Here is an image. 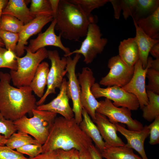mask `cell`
I'll return each instance as SVG.
<instances>
[{"mask_svg": "<svg viewBox=\"0 0 159 159\" xmlns=\"http://www.w3.org/2000/svg\"><path fill=\"white\" fill-rule=\"evenodd\" d=\"M28 159H60L57 150L42 153L34 158Z\"/></svg>", "mask_w": 159, "mask_h": 159, "instance_id": "ab89813d", "label": "cell"}, {"mask_svg": "<svg viewBox=\"0 0 159 159\" xmlns=\"http://www.w3.org/2000/svg\"><path fill=\"white\" fill-rule=\"evenodd\" d=\"M29 9L35 17L39 16H53L49 0H32Z\"/></svg>", "mask_w": 159, "mask_h": 159, "instance_id": "f546056e", "label": "cell"}, {"mask_svg": "<svg viewBox=\"0 0 159 159\" xmlns=\"http://www.w3.org/2000/svg\"><path fill=\"white\" fill-rule=\"evenodd\" d=\"M92 141L74 118L69 119L56 117L46 142L42 145V153L58 149L80 151L89 149Z\"/></svg>", "mask_w": 159, "mask_h": 159, "instance_id": "7a4b0ae2", "label": "cell"}, {"mask_svg": "<svg viewBox=\"0 0 159 159\" xmlns=\"http://www.w3.org/2000/svg\"><path fill=\"white\" fill-rule=\"evenodd\" d=\"M82 119L79 124L82 130L93 141L95 147L99 151L104 148L105 143L103 140L99 130L90 116L84 108L82 112Z\"/></svg>", "mask_w": 159, "mask_h": 159, "instance_id": "7402d4cb", "label": "cell"}, {"mask_svg": "<svg viewBox=\"0 0 159 159\" xmlns=\"http://www.w3.org/2000/svg\"><path fill=\"white\" fill-rule=\"evenodd\" d=\"M150 68L159 71V58L152 60Z\"/></svg>", "mask_w": 159, "mask_h": 159, "instance_id": "c3c4849f", "label": "cell"}, {"mask_svg": "<svg viewBox=\"0 0 159 159\" xmlns=\"http://www.w3.org/2000/svg\"><path fill=\"white\" fill-rule=\"evenodd\" d=\"M115 124L117 131L127 140V143L125 145L135 150L143 159H148L144 147L145 140L149 135L150 130L148 126L145 125L141 130L136 131L127 129L118 123Z\"/></svg>", "mask_w": 159, "mask_h": 159, "instance_id": "e0dca14e", "label": "cell"}, {"mask_svg": "<svg viewBox=\"0 0 159 159\" xmlns=\"http://www.w3.org/2000/svg\"><path fill=\"white\" fill-rule=\"evenodd\" d=\"M24 24L22 22L12 16L2 14L0 24V30L19 33Z\"/></svg>", "mask_w": 159, "mask_h": 159, "instance_id": "f1b7e54d", "label": "cell"}, {"mask_svg": "<svg viewBox=\"0 0 159 159\" xmlns=\"http://www.w3.org/2000/svg\"><path fill=\"white\" fill-rule=\"evenodd\" d=\"M49 1L53 12V18L55 19L57 12L59 0H49Z\"/></svg>", "mask_w": 159, "mask_h": 159, "instance_id": "f6af8a7d", "label": "cell"}, {"mask_svg": "<svg viewBox=\"0 0 159 159\" xmlns=\"http://www.w3.org/2000/svg\"><path fill=\"white\" fill-rule=\"evenodd\" d=\"M71 159H80L78 150L74 149L72 154Z\"/></svg>", "mask_w": 159, "mask_h": 159, "instance_id": "f907efd6", "label": "cell"}, {"mask_svg": "<svg viewBox=\"0 0 159 159\" xmlns=\"http://www.w3.org/2000/svg\"><path fill=\"white\" fill-rule=\"evenodd\" d=\"M100 152L101 157L106 159H143L134 153L132 149L125 145L118 147L105 145L104 149Z\"/></svg>", "mask_w": 159, "mask_h": 159, "instance_id": "cb8c5ba5", "label": "cell"}, {"mask_svg": "<svg viewBox=\"0 0 159 159\" xmlns=\"http://www.w3.org/2000/svg\"><path fill=\"white\" fill-rule=\"evenodd\" d=\"M148 126L150 130L149 144L151 145L158 144L159 143V116L157 117Z\"/></svg>", "mask_w": 159, "mask_h": 159, "instance_id": "74e56055", "label": "cell"}, {"mask_svg": "<svg viewBox=\"0 0 159 159\" xmlns=\"http://www.w3.org/2000/svg\"><path fill=\"white\" fill-rule=\"evenodd\" d=\"M110 69L108 73L101 79L99 84L107 87L117 86L122 87L130 81L133 74L134 66H127L118 55L114 56L108 61Z\"/></svg>", "mask_w": 159, "mask_h": 159, "instance_id": "30bf717a", "label": "cell"}, {"mask_svg": "<svg viewBox=\"0 0 159 159\" xmlns=\"http://www.w3.org/2000/svg\"><path fill=\"white\" fill-rule=\"evenodd\" d=\"M17 131L13 122L6 119L0 112V134L8 139Z\"/></svg>", "mask_w": 159, "mask_h": 159, "instance_id": "836d02e7", "label": "cell"}, {"mask_svg": "<svg viewBox=\"0 0 159 159\" xmlns=\"http://www.w3.org/2000/svg\"><path fill=\"white\" fill-rule=\"evenodd\" d=\"M56 22V19H54L44 32L39 33L36 38L30 40L29 45L27 47L32 52L35 53L39 49L47 46L59 48L64 52V56L66 57L71 52L69 48L63 45L61 35L59 34V36H57L55 34L54 30Z\"/></svg>", "mask_w": 159, "mask_h": 159, "instance_id": "5bb4252c", "label": "cell"}, {"mask_svg": "<svg viewBox=\"0 0 159 159\" xmlns=\"http://www.w3.org/2000/svg\"><path fill=\"white\" fill-rule=\"evenodd\" d=\"M159 7V0H137L133 21L137 22L139 19L152 14Z\"/></svg>", "mask_w": 159, "mask_h": 159, "instance_id": "484cf974", "label": "cell"}, {"mask_svg": "<svg viewBox=\"0 0 159 159\" xmlns=\"http://www.w3.org/2000/svg\"><path fill=\"white\" fill-rule=\"evenodd\" d=\"M8 1L7 0H0V24L3 10L6 6Z\"/></svg>", "mask_w": 159, "mask_h": 159, "instance_id": "681fc988", "label": "cell"}, {"mask_svg": "<svg viewBox=\"0 0 159 159\" xmlns=\"http://www.w3.org/2000/svg\"><path fill=\"white\" fill-rule=\"evenodd\" d=\"M146 92L149 101L142 109L143 117L147 121L152 122L159 116V95L148 90Z\"/></svg>", "mask_w": 159, "mask_h": 159, "instance_id": "4316f807", "label": "cell"}, {"mask_svg": "<svg viewBox=\"0 0 159 159\" xmlns=\"http://www.w3.org/2000/svg\"><path fill=\"white\" fill-rule=\"evenodd\" d=\"M0 38L3 42L6 49L10 50L16 54V50L19 38V33L0 30Z\"/></svg>", "mask_w": 159, "mask_h": 159, "instance_id": "1f68e13d", "label": "cell"}, {"mask_svg": "<svg viewBox=\"0 0 159 159\" xmlns=\"http://www.w3.org/2000/svg\"><path fill=\"white\" fill-rule=\"evenodd\" d=\"M78 80L81 88L80 101L82 108L86 111L94 122L96 110L99 105L93 95L91 88L95 83V78L90 68H82L81 73L78 74Z\"/></svg>", "mask_w": 159, "mask_h": 159, "instance_id": "7c38bea8", "label": "cell"}, {"mask_svg": "<svg viewBox=\"0 0 159 159\" xmlns=\"http://www.w3.org/2000/svg\"><path fill=\"white\" fill-rule=\"evenodd\" d=\"M49 66L46 62L39 65L34 76L29 86L34 94L40 98L43 96L45 86L47 85Z\"/></svg>", "mask_w": 159, "mask_h": 159, "instance_id": "603a6c76", "label": "cell"}, {"mask_svg": "<svg viewBox=\"0 0 159 159\" xmlns=\"http://www.w3.org/2000/svg\"><path fill=\"white\" fill-rule=\"evenodd\" d=\"M81 57V54H76L73 59L70 56L67 57L66 67L68 78L67 81V94L69 99H71L72 101V110L74 113V118L79 125L82 120L83 108L80 101L81 88L75 74V69Z\"/></svg>", "mask_w": 159, "mask_h": 159, "instance_id": "9c48e42d", "label": "cell"}, {"mask_svg": "<svg viewBox=\"0 0 159 159\" xmlns=\"http://www.w3.org/2000/svg\"><path fill=\"white\" fill-rule=\"evenodd\" d=\"M7 139L4 135L0 134V146L5 145Z\"/></svg>", "mask_w": 159, "mask_h": 159, "instance_id": "816d5d0a", "label": "cell"}, {"mask_svg": "<svg viewBox=\"0 0 159 159\" xmlns=\"http://www.w3.org/2000/svg\"><path fill=\"white\" fill-rule=\"evenodd\" d=\"M52 16H39L36 17L28 23L24 24L19 33V38L16 50V55L21 57L24 52L25 45L28 44L27 40L32 36L39 33L47 24L52 22Z\"/></svg>", "mask_w": 159, "mask_h": 159, "instance_id": "2e32d148", "label": "cell"}, {"mask_svg": "<svg viewBox=\"0 0 159 159\" xmlns=\"http://www.w3.org/2000/svg\"><path fill=\"white\" fill-rule=\"evenodd\" d=\"M99 102V105L96 112L105 116L111 122L124 124L128 130L133 131H140L143 128L140 122L132 118L131 110L128 109L117 107L111 100L106 98Z\"/></svg>", "mask_w": 159, "mask_h": 159, "instance_id": "8fae6325", "label": "cell"}, {"mask_svg": "<svg viewBox=\"0 0 159 159\" xmlns=\"http://www.w3.org/2000/svg\"><path fill=\"white\" fill-rule=\"evenodd\" d=\"M146 77L148 80V84L146 85V90L159 95V71L149 68Z\"/></svg>", "mask_w": 159, "mask_h": 159, "instance_id": "d6a6232c", "label": "cell"}, {"mask_svg": "<svg viewBox=\"0 0 159 159\" xmlns=\"http://www.w3.org/2000/svg\"><path fill=\"white\" fill-rule=\"evenodd\" d=\"M33 117L26 115L13 122L17 131L29 134L43 145L46 142L57 114L48 111L32 110Z\"/></svg>", "mask_w": 159, "mask_h": 159, "instance_id": "277c9868", "label": "cell"}, {"mask_svg": "<svg viewBox=\"0 0 159 159\" xmlns=\"http://www.w3.org/2000/svg\"><path fill=\"white\" fill-rule=\"evenodd\" d=\"M96 23L92 22L89 24L86 37L80 48L71 52L67 57L74 54H82L84 57V62L89 64L93 62L98 54L102 53L108 40L102 37L100 27Z\"/></svg>", "mask_w": 159, "mask_h": 159, "instance_id": "8992f818", "label": "cell"}, {"mask_svg": "<svg viewBox=\"0 0 159 159\" xmlns=\"http://www.w3.org/2000/svg\"><path fill=\"white\" fill-rule=\"evenodd\" d=\"M150 53L155 58H159V42L156 44L152 47Z\"/></svg>", "mask_w": 159, "mask_h": 159, "instance_id": "7dc6e473", "label": "cell"}, {"mask_svg": "<svg viewBox=\"0 0 159 159\" xmlns=\"http://www.w3.org/2000/svg\"><path fill=\"white\" fill-rule=\"evenodd\" d=\"M48 57L51 61V65L48 75L47 88L43 97L37 102V106L43 104L49 95L56 93V88H60L64 77L67 73L66 57L61 58L56 50L48 51Z\"/></svg>", "mask_w": 159, "mask_h": 159, "instance_id": "ba28073f", "label": "cell"}, {"mask_svg": "<svg viewBox=\"0 0 159 159\" xmlns=\"http://www.w3.org/2000/svg\"><path fill=\"white\" fill-rule=\"evenodd\" d=\"M41 144L37 140L33 138L28 134L18 131L13 133L7 139L5 145L14 150L29 144Z\"/></svg>", "mask_w": 159, "mask_h": 159, "instance_id": "83f0119b", "label": "cell"}, {"mask_svg": "<svg viewBox=\"0 0 159 159\" xmlns=\"http://www.w3.org/2000/svg\"><path fill=\"white\" fill-rule=\"evenodd\" d=\"M42 145L41 144H29L16 149L18 152L26 154L30 158H34L42 153Z\"/></svg>", "mask_w": 159, "mask_h": 159, "instance_id": "e575fe53", "label": "cell"}, {"mask_svg": "<svg viewBox=\"0 0 159 159\" xmlns=\"http://www.w3.org/2000/svg\"><path fill=\"white\" fill-rule=\"evenodd\" d=\"M80 159H92L89 149L79 151Z\"/></svg>", "mask_w": 159, "mask_h": 159, "instance_id": "bcb514c9", "label": "cell"}, {"mask_svg": "<svg viewBox=\"0 0 159 159\" xmlns=\"http://www.w3.org/2000/svg\"><path fill=\"white\" fill-rule=\"evenodd\" d=\"M2 14L16 18L26 24L35 17L30 11L24 0H9L3 10Z\"/></svg>", "mask_w": 159, "mask_h": 159, "instance_id": "d6986e66", "label": "cell"}, {"mask_svg": "<svg viewBox=\"0 0 159 159\" xmlns=\"http://www.w3.org/2000/svg\"><path fill=\"white\" fill-rule=\"evenodd\" d=\"M136 29V38L138 46L139 58L143 68H145L147 65L148 60L150 51L152 47L159 42V39H153L146 34L133 21Z\"/></svg>", "mask_w": 159, "mask_h": 159, "instance_id": "ffe728a7", "label": "cell"}, {"mask_svg": "<svg viewBox=\"0 0 159 159\" xmlns=\"http://www.w3.org/2000/svg\"><path fill=\"white\" fill-rule=\"evenodd\" d=\"M3 56L5 61L8 63L12 64L16 62V55L10 50L6 49L4 53Z\"/></svg>", "mask_w": 159, "mask_h": 159, "instance_id": "b9f144b4", "label": "cell"}, {"mask_svg": "<svg viewBox=\"0 0 159 159\" xmlns=\"http://www.w3.org/2000/svg\"><path fill=\"white\" fill-rule=\"evenodd\" d=\"M4 44L3 41L0 38V46L1 47H3L4 46Z\"/></svg>", "mask_w": 159, "mask_h": 159, "instance_id": "f5cc1de1", "label": "cell"}, {"mask_svg": "<svg viewBox=\"0 0 159 159\" xmlns=\"http://www.w3.org/2000/svg\"><path fill=\"white\" fill-rule=\"evenodd\" d=\"M89 149L92 159H102L99 150L93 144L90 146Z\"/></svg>", "mask_w": 159, "mask_h": 159, "instance_id": "ee69618b", "label": "cell"}, {"mask_svg": "<svg viewBox=\"0 0 159 159\" xmlns=\"http://www.w3.org/2000/svg\"><path fill=\"white\" fill-rule=\"evenodd\" d=\"M71 2L78 5L87 15H90L94 9L104 6L109 0H69Z\"/></svg>", "mask_w": 159, "mask_h": 159, "instance_id": "4dcf8cb0", "label": "cell"}, {"mask_svg": "<svg viewBox=\"0 0 159 159\" xmlns=\"http://www.w3.org/2000/svg\"><path fill=\"white\" fill-rule=\"evenodd\" d=\"M94 122L105 140V145L114 147L125 145V144L117 135V131L115 124L111 122L105 116L96 112Z\"/></svg>", "mask_w": 159, "mask_h": 159, "instance_id": "ac0fdd59", "label": "cell"}, {"mask_svg": "<svg viewBox=\"0 0 159 159\" xmlns=\"http://www.w3.org/2000/svg\"><path fill=\"white\" fill-rule=\"evenodd\" d=\"M114 10L115 18L118 19L122 11L121 0H109Z\"/></svg>", "mask_w": 159, "mask_h": 159, "instance_id": "60d3db41", "label": "cell"}, {"mask_svg": "<svg viewBox=\"0 0 159 159\" xmlns=\"http://www.w3.org/2000/svg\"><path fill=\"white\" fill-rule=\"evenodd\" d=\"M67 81L64 78L59 88V92L57 97L47 104L37 106L36 109L59 113L67 119L74 118V112L69 104V99L67 92Z\"/></svg>", "mask_w": 159, "mask_h": 159, "instance_id": "9a60e30c", "label": "cell"}, {"mask_svg": "<svg viewBox=\"0 0 159 159\" xmlns=\"http://www.w3.org/2000/svg\"><path fill=\"white\" fill-rule=\"evenodd\" d=\"M153 60L152 57H148L147 66L144 69L140 59H139L134 65V70L132 78L126 85L122 87L125 91L137 97L141 109L148 104L149 101L146 89L145 78L147 71L150 67Z\"/></svg>", "mask_w": 159, "mask_h": 159, "instance_id": "4fadbf2b", "label": "cell"}, {"mask_svg": "<svg viewBox=\"0 0 159 159\" xmlns=\"http://www.w3.org/2000/svg\"><path fill=\"white\" fill-rule=\"evenodd\" d=\"M137 0H121L122 10L124 19H127L129 16L132 17L135 13Z\"/></svg>", "mask_w": 159, "mask_h": 159, "instance_id": "8d00e7d4", "label": "cell"}, {"mask_svg": "<svg viewBox=\"0 0 159 159\" xmlns=\"http://www.w3.org/2000/svg\"><path fill=\"white\" fill-rule=\"evenodd\" d=\"M6 49L0 46V68H7L10 70H16L17 69V61L14 63L10 64L6 62L4 57V54Z\"/></svg>", "mask_w": 159, "mask_h": 159, "instance_id": "f35d334b", "label": "cell"}, {"mask_svg": "<svg viewBox=\"0 0 159 159\" xmlns=\"http://www.w3.org/2000/svg\"><path fill=\"white\" fill-rule=\"evenodd\" d=\"M119 55L128 66H134L140 59L136 38H129L120 42L118 47Z\"/></svg>", "mask_w": 159, "mask_h": 159, "instance_id": "44dd1931", "label": "cell"}, {"mask_svg": "<svg viewBox=\"0 0 159 159\" xmlns=\"http://www.w3.org/2000/svg\"><path fill=\"white\" fill-rule=\"evenodd\" d=\"M9 74L0 72V112L13 122L36 109V100L29 86L15 87Z\"/></svg>", "mask_w": 159, "mask_h": 159, "instance_id": "6da1fadb", "label": "cell"}, {"mask_svg": "<svg viewBox=\"0 0 159 159\" xmlns=\"http://www.w3.org/2000/svg\"><path fill=\"white\" fill-rule=\"evenodd\" d=\"M55 29L59 31L63 38L78 41L86 35L89 24L97 22L96 16L88 15L79 6L69 0H59Z\"/></svg>", "mask_w": 159, "mask_h": 159, "instance_id": "3957f363", "label": "cell"}, {"mask_svg": "<svg viewBox=\"0 0 159 159\" xmlns=\"http://www.w3.org/2000/svg\"><path fill=\"white\" fill-rule=\"evenodd\" d=\"M143 32L150 38H159V7L149 16L139 19L136 22Z\"/></svg>", "mask_w": 159, "mask_h": 159, "instance_id": "d4e9b609", "label": "cell"}, {"mask_svg": "<svg viewBox=\"0 0 159 159\" xmlns=\"http://www.w3.org/2000/svg\"><path fill=\"white\" fill-rule=\"evenodd\" d=\"M91 90L96 99L105 97L112 100L113 104L117 107H126L133 111L137 110L139 107L137 97L121 87L113 86L102 88L99 84L95 83L91 87Z\"/></svg>", "mask_w": 159, "mask_h": 159, "instance_id": "52a82bcc", "label": "cell"}, {"mask_svg": "<svg viewBox=\"0 0 159 159\" xmlns=\"http://www.w3.org/2000/svg\"><path fill=\"white\" fill-rule=\"evenodd\" d=\"M0 159H28L16 150L8 147L0 146Z\"/></svg>", "mask_w": 159, "mask_h": 159, "instance_id": "d590c367", "label": "cell"}, {"mask_svg": "<svg viewBox=\"0 0 159 159\" xmlns=\"http://www.w3.org/2000/svg\"><path fill=\"white\" fill-rule=\"evenodd\" d=\"M75 149L68 150H65L61 149L57 150L59 154L60 159H71L72 152Z\"/></svg>", "mask_w": 159, "mask_h": 159, "instance_id": "7bdbcfd3", "label": "cell"}, {"mask_svg": "<svg viewBox=\"0 0 159 159\" xmlns=\"http://www.w3.org/2000/svg\"><path fill=\"white\" fill-rule=\"evenodd\" d=\"M26 55L21 57L16 56L17 63L16 70L9 72L13 85L17 87L29 86L39 64L48 57V50L43 48L33 53L27 46L24 47Z\"/></svg>", "mask_w": 159, "mask_h": 159, "instance_id": "5b68a950", "label": "cell"}]
</instances>
